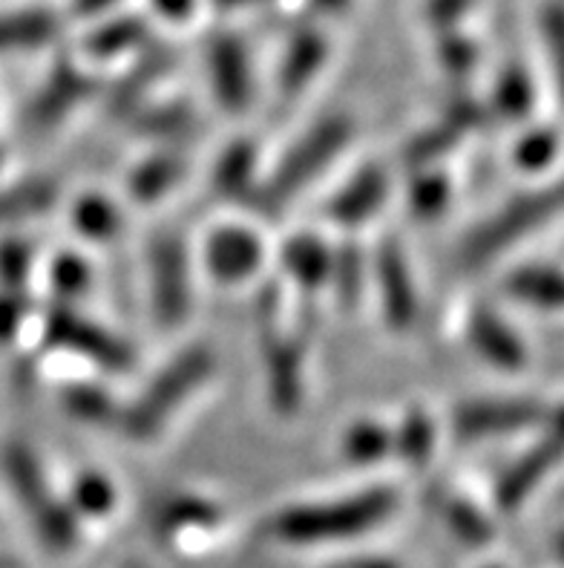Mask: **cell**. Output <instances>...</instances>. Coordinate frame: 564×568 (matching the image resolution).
I'll return each mask as SVG.
<instances>
[{"label": "cell", "mask_w": 564, "mask_h": 568, "mask_svg": "<svg viewBox=\"0 0 564 568\" xmlns=\"http://www.w3.org/2000/svg\"><path fill=\"white\" fill-rule=\"evenodd\" d=\"M394 488H366L329 503L291 505L265 519V537L288 546H322L366 537L398 511Z\"/></svg>", "instance_id": "1"}, {"label": "cell", "mask_w": 564, "mask_h": 568, "mask_svg": "<svg viewBox=\"0 0 564 568\" xmlns=\"http://www.w3.org/2000/svg\"><path fill=\"white\" fill-rule=\"evenodd\" d=\"M216 369V358L207 346H193L167 364L144 387L142 396L119 413V425L133 442H153L162 436L171 418L191 402Z\"/></svg>", "instance_id": "2"}, {"label": "cell", "mask_w": 564, "mask_h": 568, "mask_svg": "<svg viewBox=\"0 0 564 568\" xmlns=\"http://www.w3.org/2000/svg\"><path fill=\"white\" fill-rule=\"evenodd\" d=\"M351 133H355V128H351L346 115H331V119L317 122L286 153V159L271 173V180L265 182V187L257 194L259 211L274 216L286 209L288 200L300 194L308 182L320 176L346 151V144L351 142Z\"/></svg>", "instance_id": "3"}, {"label": "cell", "mask_w": 564, "mask_h": 568, "mask_svg": "<svg viewBox=\"0 0 564 568\" xmlns=\"http://www.w3.org/2000/svg\"><path fill=\"white\" fill-rule=\"evenodd\" d=\"M558 211H564V180L551 187H539V191L515 196L493 216H486L479 229L470 231V237L461 245V263L470 268L484 266L507 252L513 243L530 237L539 225L553 220Z\"/></svg>", "instance_id": "4"}, {"label": "cell", "mask_w": 564, "mask_h": 568, "mask_svg": "<svg viewBox=\"0 0 564 568\" xmlns=\"http://www.w3.org/2000/svg\"><path fill=\"white\" fill-rule=\"evenodd\" d=\"M147 277L151 303L162 329H180L191 315V266L185 240L176 231H158L147 243Z\"/></svg>", "instance_id": "5"}, {"label": "cell", "mask_w": 564, "mask_h": 568, "mask_svg": "<svg viewBox=\"0 0 564 568\" xmlns=\"http://www.w3.org/2000/svg\"><path fill=\"white\" fill-rule=\"evenodd\" d=\"M542 427V439L536 445H530L522 454V459L501 474L499 485H495L499 511H522L524 503L542 488V483L551 479L553 470L564 462V404L562 407H553L551 416H547V422Z\"/></svg>", "instance_id": "6"}, {"label": "cell", "mask_w": 564, "mask_h": 568, "mask_svg": "<svg viewBox=\"0 0 564 568\" xmlns=\"http://www.w3.org/2000/svg\"><path fill=\"white\" fill-rule=\"evenodd\" d=\"M553 407L536 398H470L452 413V433L458 442L475 445L542 427Z\"/></svg>", "instance_id": "7"}, {"label": "cell", "mask_w": 564, "mask_h": 568, "mask_svg": "<svg viewBox=\"0 0 564 568\" xmlns=\"http://www.w3.org/2000/svg\"><path fill=\"white\" fill-rule=\"evenodd\" d=\"M259 326H263L268 396H271V404L283 416H291L302 402V358L300 344L279 332L277 295H265L259 301Z\"/></svg>", "instance_id": "8"}, {"label": "cell", "mask_w": 564, "mask_h": 568, "mask_svg": "<svg viewBox=\"0 0 564 568\" xmlns=\"http://www.w3.org/2000/svg\"><path fill=\"white\" fill-rule=\"evenodd\" d=\"M43 338H47V344L64 346L70 353L84 355L86 361H93L110 373H127L133 367V353L122 341L113 338L107 329L95 326L93 321L81 317L79 312H72L64 303L47 315Z\"/></svg>", "instance_id": "9"}, {"label": "cell", "mask_w": 564, "mask_h": 568, "mask_svg": "<svg viewBox=\"0 0 564 568\" xmlns=\"http://www.w3.org/2000/svg\"><path fill=\"white\" fill-rule=\"evenodd\" d=\"M372 272L386 324L394 332L412 329L418 321V288H414L412 268H409V260L398 240H383L378 245Z\"/></svg>", "instance_id": "10"}, {"label": "cell", "mask_w": 564, "mask_h": 568, "mask_svg": "<svg viewBox=\"0 0 564 568\" xmlns=\"http://www.w3.org/2000/svg\"><path fill=\"white\" fill-rule=\"evenodd\" d=\"M207 75L222 108L228 113H243L254 95L250 61L245 43L230 32H216L207 43Z\"/></svg>", "instance_id": "11"}, {"label": "cell", "mask_w": 564, "mask_h": 568, "mask_svg": "<svg viewBox=\"0 0 564 568\" xmlns=\"http://www.w3.org/2000/svg\"><path fill=\"white\" fill-rule=\"evenodd\" d=\"M263 263V243L254 231L222 225L205 243V268L216 283L234 286L248 281Z\"/></svg>", "instance_id": "12"}, {"label": "cell", "mask_w": 564, "mask_h": 568, "mask_svg": "<svg viewBox=\"0 0 564 568\" xmlns=\"http://www.w3.org/2000/svg\"><path fill=\"white\" fill-rule=\"evenodd\" d=\"M466 341L495 369L519 373L527 364V346L519 338V332L490 306L472 310L470 321H466Z\"/></svg>", "instance_id": "13"}, {"label": "cell", "mask_w": 564, "mask_h": 568, "mask_svg": "<svg viewBox=\"0 0 564 568\" xmlns=\"http://www.w3.org/2000/svg\"><path fill=\"white\" fill-rule=\"evenodd\" d=\"M386 196H389V173L380 165H366L331 196L326 214L337 225L366 223L369 216L378 214Z\"/></svg>", "instance_id": "14"}, {"label": "cell", "mask_w": 564, "mask_h": 568, "mask_svg": "<svg viewBox=\"0 0 564 568\" xmlns=\"http://www.w3.org/2000/svg\"><path fill=\"white\" fill-rule=\"evenodd\" d=\"M93 81L86 79L79 67L72 64H58L47 84L41 87V93L29 104V124L32 128H52L70 113L86 93H90Z\"/></svg>", "instance_id": "15"}, {"label": "cell", "mask_w": 564, "mask_h": 568, "mask_svg": "<svg viewBox=\"0 0 564 568\" xmlns=\"http://www.w3.org/2000/svg\"><path fill=\"white\" fill-rule=\"evenodd\" d=\"M329 55V43L317 29H300L288 41L286 55L279 61V93L283 99H297L320 75Z\"/></svg>", "instance_id": "16"}, {"label": "cell", "mask_w": 564, "mask_h": 568, "mask_svg": "<svg viewBox=\"0 0 564 568\" xmlns=\"http://www.w3.org/2000/svg\"><path fill=\"white\" fill-rule=\"evenodd\" d=\"M3 474H7L9 488L18 497V503L27 508L29 517H35L55 499L50 485H47L41 462L27 442H9L7 450H3Z\"/></svg>", "instance_id": "17"}, {"label": "cell", "mask_w": 564, "mask_h": 568, "mask_svg": "<svg viewBox=\"0 0 564 568\" xmlns=\"http://www.w3.org/2000/svg\"><path fill=\"white\" fill-rule=\"evenodd\" d=\"M504 286L513 295V301L527 303L533 310H564V268L558 266L515 268Z\"/></svg>", "instance_id": "18"}, {"label": "cell", "mask_w": 564, "mask_h": 568, "mask_svg": "<svg viewBox=\"0 0 564 568\" xmlns=\"http://www.w3.org/2000/svg\"><path fill=\"white\" fill-rule=\"evenodd\" d=\"M222 523V511L214 503L199 497H176L165 503V508L156 514L153 531L162 540H180L193 531H211Z\"/></svg>", "instance_id": "19"}, {"label": "cell", "mask_w": 564, "mask_h": 568, "mask_svg": "<svg viewBox=\"0 0 564 568\" xmlns=\"http://www.w3.org/2000/svg\"><path fill=\"white\" fill-rule=\"evenodd\" d=\"M58 32V18L50 9H21L0 14V55L38 50Z\"/></svg>", "instance_id": "20"}, {"label": "cell", "mask_w": 564, "mask_h": 568, "mask_svg": "<svg viewBox=\"0 0 564 568\" xmlns=\"http://www.w3.org/2000/svg\"><path fill=\"white\" fill-rule=\"evenodd\" d=\"M283 263L288 268V277H294V283H300L302 288H320L322 283H329L331 252L322 245V240L308 237V234L294 237L286 245Z\"/></svg>", "instance_id": "21"}, {"label": "cell", "mask_w": 564, "mask_h": 568, "mask_svg": "<svg viewBox=\"0 0 564 568\" xmlns=\"http://www.w3.org/2000/svg\"><path fill=\"white\" fill-rule=\"evenodd\" d=\"M254 173H257V151L250 142L230 144L228 151L222 153L214 168V187L222 196L239 200L248 196L254 187Z\"/></svg>", "instance_id": "22"}, {"label": "cell", "mask_w": 564, "mask_h": 568, "mask_svg": "<svg viewBox=\"0 0 564 568\" xmlns=\"http://www.w3.org/2000/svg\"><path fill=\"white\" fill-rule=\"evenodd\" d=\"M32 526H35L38 540L52 555H66L79 546V514L72 511V505H66L64 499H52L43 511L32 517Z\"/></svg>", "instance_id": "23"}, {"label": "cell", "mask_w": 564, "mask_h": 568, "mask_svg": "<svg viewBox=\"0 0 564 568\" xmlns=\"http://www.w3.org/2000/svg\"><path fill=\"white\" fill-rule=\"evenodd\" d=\"M58 200V185L52 180H29L0 191V223L27 220L50 211Z\"/></svg>", "instance_id": "24"}, {"label": "cell", "mask_w": 564, "mask_h": 568, "mask_svg": "<svg viewBox=\"0 0 564 568\" xmlns=\"http://www.w3.org/2000/svg\"><path fill=\"white\" fill-rule=\"evenodd\" d=\"M185 176V159L165 153V156L147 159L144 165H139L130 176V194L139 202H151L165 196L173 185H180Z\"/></svg>", "instance_id": "25"}, {"label": "cell", "mask_w": 564, "mask_h": 568, "mask_svg": "<svg viewBox=\"0 0 564 568\" xmlns=\"http://www.w3.org/2000/svg\"><path fill=\"white\" fill-rule=\"evenodd\" d=\"M392 450L412 468H427L435 450V425L429 413L412 410L398 430H392Z\"/></svg>", "instance_id": "26"}, {"label": "cell", "mask_w": 564, "mask_h": 568, "mask_svg": "<svg viewBox=\"0 0 564 568\" xmlns=\"http://www.w3.org/2000/svg\"><path fill=\"white\" fill-rule=\"evenodd\" d=\"M144 38H147V21L142 14L115 18V21L104 23L86 38V52L95 58H113L144 43Z\"/></svg>", "instance_id": "27"}, {"label": "cell", "mask_w": 564, "mask_h": 568, "mask_svg": "<svg viewBox=\"0 0 564 568\" xmlns=\"http://www.w3.org/2000/svg\"><path fill=\"white\" fill-rule=\"evenodd\" d=\"M438 508H441V517L447 523V528L455 534L458 540L466 542V546H484L486 540H493L490 519L470 499L458 497V494H447V497H441Z\"/></svg>", "instance_id": "28"}, {"label": "cell", "mask_w": 564, "mask_h": 568, "mask_svg": "<svg viewBox=\"0 0 564 568\" xmlns=\"http://www.w3.org/2000/svg\"><path fill=\"white\" fill-rule=\"evenodd\" d=\"M72 223H75V231H79L81 237L110 240L122 229V216H119V209L107 196L90 194L79 200V205L72 211Z\"/></svg>", "instance_id": "29"}, {"label": "cell", "mask_w": 564, "mask_h": 568, "mask_svg": "<svg viewBox=\"0 0 564 568\" xmlns=\"http://www.w3.org/2000/svg\"><path fill=\"white\" fill-rule=\"evenodd\" d=\"M392 450V430H386L378 422H358L346 433L343 439V456L351 465H375Z\"/></svg>", "instance_id": "30"}, {"label": "cell", "mask_w": 564, "mask_h": 568, "mask_svg": "<svg viewBox=\"0 0 564 568\" xmlns=\"http://www.w3.org/2000/svg\"><path fill=\"white\" fill-rule=\"evenodd\" d=\"M64 407L70 416L81 418L86 425H107V422H119V404L110 393L93 384H75L66 387L64 393Z\"/></svg>", "instance_id": "31"}, {"label": "cell", "mask_w": 564, "mask_h": 568, "mask_svg": "<svg viewBox=\"0 0 564 568\" xmlns=\"http://www.w3.org/2000/svg\"><path fill=\"white\" fill-rule=\"evenodd\" d=\"M173 64V55L165 50H153L151 55L142 58L139 61V67L133 72H130L127 79L119 84V90H115V99H113V108L115 110H130L133 104H136L139 99H142L144 87H151L153 81L162 79L167 70H171Z\"/></svg>", "instance_id": "32"}, {"label": "cell", "mask_w": 564, "mask_h": 568, "mask_svg": "<svg viewBox=\"0 0 564 568\" xmlns=\"http://www.w3.org/2000/svg\"><path fill=\"white\" fill-rule=\"evenodd\" d=\"M533 104V84L522 67H507L495 84V115L504 119H522Z\"/></svg>", "instance_id": "33"}, {"label": "cell", "mask_w": 564, "mask_h": 568, "mask_svg": "<svg viewBox=\"0 0 564 568\" xmlns=\"http://www.w3.org/2000/svg\"><path fill=\"white\" fill-rule=\"evenodd\" d=\"M115 508V488L99 474L81 476L72 488V511L84 517H110Z\"/></svg>", "instance_id": "34"}, {"label": "cell", "mask_w": 564, "mask_h": 568, "mask_svg": "<svg viewBox=\"0 0 564 568\" xmlns=\"http://www.w3.org/2000/svg\"><path fill=\"white\" fill-rule=\"evenodd\" d=\"M452 194V182L443 176V173L432 171L418 176V182H412V191H409V202H412V211L418 216H438Z\"/></svg>", "instance_id": "35"}, {"label": "cell", "mask_w": 564, "mask_h": 568, "mask_svg": "<svg viewBox=\"0 0 564 568\" xmlns=\"http://www.w3.org/2000/svg\"><path fill=\"white\" fill-rule=\"evenodd\" d=\"M438 61H441L443 72L452 79H466L475 64H479V50L470 38L458 36L452 29H447L438 43Z\"/></svg>", "instance_id": "36"}, {"label": "cell", "mask_w": 564, "mask_h": 568, "mask_svg": "<svg viewBox=\"0 0 564 568\" xmlns=\"http://www.w3.org/2000/svg\"><path fill=\"white\" fill-rule=\"evenodd\" d=\"M329 281L335 283L337 288V297L351 306V303L358 301L360 295V286H363V263H360V254L346 245L343 252L331 254V272H329Z\"/></svg>", "instance_id": "37"}, {"label": "cell", "mask_w": 564, "mask_h": 568, "mask_svg": "<svg viewBox=\"0 0 564 568\" xmlns=\"http://www.w3.org/2000/svg\"><path fill=\"white\" fill-rule=\"evenodd\" d=\"M458 139H461V133L447 122L438 124L435 130H427V133H421V136L414 139V142L407 148L409 165L423 168L429 165V162H435L438 156H443V153L455 148Z\"/></svg>", "instance_id": "38"}, {"label": "cell", "mask_w": 564, "mask_h": 568, "mask_svg": "<svg viewBox=\"0 0 564 568\" xmlns=\"http://www.w3.org/2000/svg\"><path fill=\"white\" fill-rule=\"evenodd\" d=\"M558 139L553 130H533L515 148V165L524 171H542L556 159Z\"/></svg>", "instance_id": "39"}, {"label": "cell", "mask_w": 564, "mask_h": 568, "mask_svg": "<svg viewBox=\"0 0 564 568\" xmlns=\"http://www.w3.org/2000/svg\"><path fill=\"white\" fill-rule=\"evenodd\" d=\"M542 32L551 50L553 79H556L558 95L564 101V3H551L542 12Z\"/></svg>", "instance_id": "40"}, {"label": "cell", "mask_w": 564, "mask_h": 568, "mask_svg": "<svg viewBox=\"0 0 564 568\" xmlns=\"http://www.w3.org/2000/svg\"><path fill=\"white\" fill-rule=\"evenodd\" d=\"M86 283H90V272H86L84 260L72 257V254H64V257L55 260V266H52V288L64 301L79 297L86 288Z\"/></svg>", "instance_id": "41"}, {"label": "cell", "mask_w": 564, "mask_h": 568, "mask_svg": "<svg viewBox=\"0 0 564 568\" xmlns=\"http://www.w3.org/2000/svg\"><path fill=\"white\" fill-rule=\"evenodd\" d=\"M144 130H147V133H162V136L167 139L185 136V133H191L193 130L191 108H185V104H167V108L147 115Z\"/></svg>", "instance_id": "42"}, {"label": "cell", "mask_w": 564, "mask_h": 568, "mask_svg": "<svg viewBox=\"0 0 564 568\" xmlns=\"http://www.w3.org/2000/svg\"><path fill=\"white\" fill-rule=\"evenodd\" d=\"M29 266H32V252H29L27 243L9 240V243L0 245V281L9 288L21 286L27 281Z\"/></svg>", "instance_id": "43"}, {"label": "cell", "mask_w": 564, "mask_h": 568, "mask_svg": "<svg viewBox=\"0 0 564 568\" xmlns=\"http://www.w3.org/2000/svg\"><path fill=\"white\" fill-rule=\"evenodd\" d=\"M23 315H27V301L21 295H0V341H9L21 326Z\"/></svg>", "instance_id": "44"}, {"label": "cell", "mask_w": 564, "mask_h": 568, "mask_svg": "<svg viewBox=\"0 0 564 568\" xmlns=\"http://www.w3.org/2000/svg\"><path fill=\"white\" fill-rule=\"evenodd\" d=\"M470 3L472 0H427V18L447 32L470 9Z\"/></svg>", "instance_id": "45"}, {"label": "cell", "mask_w": 564, "mask_h": 568, "mask_svg": "<svg viewBox=\"0 0 564 568\" xmlns=\"http://www.w3.org/2000/svg\"><path fill=\"white\" fill-rule=\"evenodd\" d=\"M193 3H196V0H153L156 12L165 14L167 21H173V23L187 21L193 12Z\"/></svg>", "instance_id": "46"}, {"label": "cell", "mask_w": 564, "mask_h": 568, "mask_svg": "<svg viewBox=\"0 0 564 568\" xmlns=\"http://www.w3.org/2000/svg\"><path fill=\"white\" fill-rule=\"evenodd\" d=\"M115 3H119V0H72V12L79 14V18H93V14L113 9Z\"/></svg>", "instance_id": "47"}, {"label": "cell", "mask_w": 564, "mask_h": 568, "mask_svg": "<svg viewBox=\"0 0 564 568\" xmlns=\"http://www.w3.org/2000/svg\"><path fill=\"white\" fill-rule=\"evenodd\" d=\"M340 568H400L398 562L386 560V557H360V560H349Z\"/></svg>", "instance_id": "48"}, {"label": "cell", "mask_w": 564, "mask_h": 568, "mask_svg": "<svg viewBox=\"0 0 564 568\" xmlns=\"http://www.w3.org/2000/svg\"><path fill=\"white\" fill-rule=\"evenodd\" d=\"M308 3H311V7L322 14H337V12H343L351 0H308Z\"/></svg>", "instance_id": "49"}, {"label": "cell", "mask_w": 564, "mask_h": 568, "mask_svg": "<svg viewBox=\"0 0 564 568\" xmlns=\"http://www.w3.org/2000/svg\"><path fill=\"white\" fill-rule=\"evenodd\" d=\"M219 9H254L263 7V3H271V0H214Z\"/></svg>", "instance_id": "50"}, {"label": "cell", "mask_w": 564, "mask_h": 568, "mask_svg": "<svg viewBox=\"0 0 564 568\" xmlns=\"http://www.w3.org/2000/svg\"><path fill=\"white\" fill-rule=\"evenodd\" d=\"M553 548H556V557H558V560L564 562V531L558 534V537H556V542H553Z\"/></svg>", "instance_id": "51"}, {"label": "cell", "mask_w": 564, "mask_h": 568, "mask_svg": "<svg viewBox=\"0 0 564 568\" xmlns=\"http://www.w3.org/2000/svg\"><path fill=\"white\" fill-rule=\"evenodd\" d=\"M0 568H18V562L7 560V557H0Z\"/></svg>", "instance_id": "52"}, {"label": "cell", "mask_w": 564, "mask_h": 568, "mask_svg": "<svg viewBox=\"0 0 564 568\" xmlns=\"http://www.w3.org/2000/svg\"><path fill=\"white\" fill-rule=\"evenodd\" d=\"M490 568H501V566H490Z\"/></svg>", "instance_id": "53"}]
</instances>
